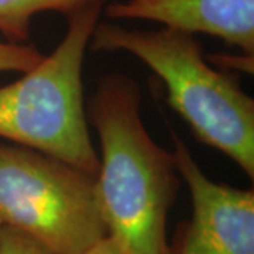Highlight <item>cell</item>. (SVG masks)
<instances>
[{
	"label": "cell",
	"mask_w": 254,
	"mask_h": 254,
	"mask_svg": "<svg viewBox=\"0 0 254 254\" xmlns=\"http://www.w3.org/2000/svg\"><path fill=\"white\" fill-rule=\"evenodd\" d=\"M140 108L141 89L123 72L103 75L85 108L100 141L98 196L108 235L127 254H168L167 218L181 177Z\"/></svg>",
	"instance_id": "obj_1"
},
{
	"label": "cell",
	"mask_w": 254,
	"mask_h": 254,
	"mask_svg": "<svg viewBox=\"0 0 254 254\" xmlns=\"http://www.w3.org/2000/svg\"><path fill=\"white\" fill-rule=\"evenodd\" d=\"M0 254H53L33 237L10 226L0 230Z\"/></svg>",
	"instance_id": "obj_9"
},
{
	"label": "cell",
	"mask_w": 254,
	"mask_h": 254,
	"mask_svg": "<svg viewBox=\"0 0 254 254\" xmlns=\"http://www.w3.org/2000/svg\"><path fill=\"white\" fill-rule=\"evenodd\" d=\"M206 61L210 65L216 66L232 73H252L254 72V55L247 54H208Z\"/></svg>",
	"instance_id": "obj_10"
},
{
	"label": "cell",
	"mask_w": 254,
	"mask_h": 254,
	"mask_svg": "<svg viewBox=\"0 0 254 254\" xmlns=\"http://www.w3.org/2000/svg\"><path fill=\"white\" fill-rule=\"evenodd\" d=\"M178 174L188 185L192 215L181 223L168 254H254V190L208 178L190 147L171 131Z\"/></svg>",
	"instance_id": "obj_5"
},
{
	"label": "cell",
	"mask_w": 254,
	"mask_h": 254,
	"mask_svg": "<svg viewBox=\"0 0 254 254\" xmlns=\"http://www.w3.org/2000/svg\"><path fill=\"white\" fill-rule=\"evenodd\" d=\"M113 0H0V34L9 43L27 44L33 17L43 11L71 16L88 6H105Z\"/></svg>",
	"instance_id": "obj_7"
},
{
	"label": "cell",
	"mask_w": 254,
	"mask_h": 254,
	"mask_svg": "<svg viewBox=\"0 0 254 254\" xmlns=\"http://www.w3.org/2000/svg\"><path fill=\"white\" fill-rule=\"evenodd\" d=\"M0 219L53 254H83L108 236L96 175L17 144L0 143Z\"/></svg>",
	"instance_id": "obj_4"
},
{
	"label": "cell",
	"mask_w": 254,
	"mask_h": 254,
	"mask_svg": "<svg viewBox=\"0 0 254 254\" xmlns=\"http://www.w3.org/2000/svg\"><path fill=\"white\" fill-rule=\"evenodd\" d=\"M44 55L34 46L0 40V72H27L43 61Z\"/></svg>",
	"instance_id": "obj_8"
},
{
	"label": "cell",
	"mask_w": 254,
	"mask_h": 254,
	"mask_svg": "<svg viewBox=\"0 0 254 254\" xmlns=\"http://www.w3.org/2000/svg\"><path fill=\"white\" fill-rule=\"evenodd\" d=\"M1 227H3V222H1V219H0V230H1Z\"/></svg>",
	"instance_id": "obj_12"
},
{
	"label": "cell",
	"mask_w": 254,
	"mask_h": 254,
	"mask_svg": "<svg viewBox=\"0 0 254 254\" xmlns=\"http://www.w3.org/2000/svg\"><path fill=\"white\" fill-rule=\"evenodd\" d=\"M103 6L68 16L61 43L33 69L0 88V138L99 173L86 119L82 66Z\"/></svg>",
	"instance_id": "obj_3"
},
{
	"label": "cell",
	"mask_w": 254,
	"mask_h": 254,
	"mask_svg": "<svg viewBox=\"0 0 254 254\" xmlns=\"http://www.w3.org/2000/svg\"><path fill=\"white\" fill-rule=\"evenodd\" d=\"M102 11L112 20H148L193 36L218 37L254 55V0H113Z\"/></svg>",
	"instance_id": "obj_6"
},
{
	"label": "cell",
	"mask_w": 254,
	"mask_h": 254,
	"mask_svg": "<svg viewBox=\"0 0 254 254\" xmlns=\"http://www.w3.org/2000/svg\"><path fill=\"white\" fill-rule=\"evenodd\" d=\"M83 254H127L118 242L110 237L109 235L103 237L98 243L92 246L91 249H88Z\"/></svg>",
	"instance_id": "obj_11"
},
{
	"label": "cell",
	"mask_w": 254,
	"mask_h": 254,
	"mask_svg": "<svg viewBox=\"0 0 254 254\" xmlns=\"http://www.w3.org/2000/svg\"><path fill=\"white\" fill-rule=\"evenodd\" d=\"M89 48L134 55L163 81L168 105L200 143L232 158L253 181L254 100L236 73L215 68L193 34L171 28L137 30L98 23Z\"/></svg>",
	"instance_id": "obj_2"
}]
</instances>
